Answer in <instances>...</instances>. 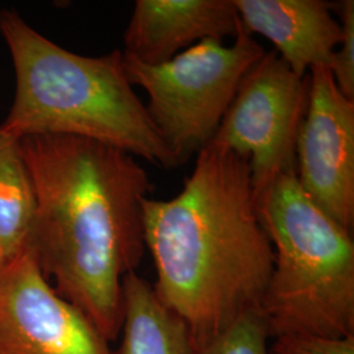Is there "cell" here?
Here are the masks:
<instances>
[{
	"label": "cell",
	"instance_id": "cell-1",
	"mask_svg": "<svg viewBox=\"0 0 354 354\" xmlns=\"http://www.w3.org/2000/svg\"><path fill=\"white\" fill-rule=\"evenodd\" d=\"M19 140L36 194L26 245L55 292L114 342L124 317L122 281L146 252L149 174L131 153L97 140Z\"/></svg>",
	"mask_w": 354,
	"mask_h": 354
},
{
	"label": "cell",
	"instance_id": "cell-2",
	"mask_svg": "<svg viewBox=\"0 0 354 354\" xmlns=\"http://www.w3.org/2000/svg\"><path fill=\"white\" fill-rule=\"evenodd\" d=\"M142 221L159 301L200 342L260 308L274 252L247 158L207 145L174 198H145Z\"/></svg>",
	"mask_w": 354,
	"mask_h": 354
},
{
	"label": "cell",
	"instance_id": "cell-3",
	"mask_svg": "<svg viewBox=\"0 0 354 354\" xmlns=\"http://www.w3.org/2000/svg\"><path fill=\"white\" fill-rule=\"evenodd\" d=\"M16 92L0 125L16 140L68 136L97 140L162 168L178 167L129 82L122 50L86 57L66 50L13 10H0Z\"/></svg>",
	"mask_w": 354,
	"mask_h": 354
},
{
	"label": "cell",
	"instance_id": "cell-4",
	"mask_svg": "<svg viewBox=\"0 0 354 354\" xmlns=\"http://www.w3.org/2000/svg\"><path fill=\"white\" fill-rule=\"evenodd\" d=\"M274 261L260 311L270 339L288 333L354 335V241L324 214L295 175L256 194Z\"/></svg>",
	"mask_w": 354,
	"mask_h": 354
},
{
	"label": "cell",
	"instance_id": "cell-5",
	"mask_svg": "<svg viewBox=\"0 0 354 354\" xmlns=\"http://www.w3.org/2000/svg\"><path fill=\"white\" fill-rule=\"evenodd\" d=\"M234 38L205 39L159 64L124 54L129 82L147 93V113L178 165L212 142L243 77L266 55L243 26Z\"/></svg>",
	"mask_w": 354,
	"mask_h": 354
},
{
	"label": "cell",
	"instance_id": "cell-6",
	"mask_svg": "<svg viewBox=\"0 0 354 354\" xmlns=\"http://www.w3.org/2000/svg\"><path fill=\"white\" fill-rule=\"evenodd\" d=\"M308 104V75L291 71L274 50L253 64L210 145L247 158L259 194L297 174V142Z\"/></svg>",
	"mask_w": 354,
	"mask_h": 354
},
{
	"label": "cell",
	"instance_id": "cell-7",
	"mask_svg": "<svg viewBox=\"0 0 354 354\" xmlns=\"http://www.w3.org/2000/svg\"><path fill=\"white\" fill-rule=\"evenodd\" d=\"M109 344L55 292L28 245L0 266V354H112Z\"/></svg>",
	"mask_w": 354,
	"mask_h": 354
},
{
	"label": "cell",
	"instance_id": "cell-8",
	"mask_svg": "<svg viewBox=\"0 0 354 354\" xmlns=\"http://www.w3.org/2000/svg\"><path fill=\"white\" fill-rule=\"evenodd\" d=\"M295 177L306 196L336 223L354 222V100L330 70L308 73V104L297 142Z\"/></svg>",
	"mask_w": 354,
	"mask_h": 354
},
{
	"label": "cell",
	"instance_id": "cell-9",
	"mask_svg": "<svg viewBox=\"0 0 354 354\" xmlns=\"http://www.w3.org/2000/svg\"><path fill=\"white\" fill-rule=\"evenodd\" d=\"M234 0H137L122 53L159 64L205 39L223 41L241 30Z\"/></svg>",
	"mask_w": 354,
	"mask_h": 354
},
{
	"label": "cell",
	"instance_id": "cell-10",
	"mask_svg": "<svg viewBox=\"0 0 354 354\" xmlns=\"http://www.w3.org/2000/svg\"><path fill=\"white\" fill-rule=\"evenodd\" d=\"M243 29L268 38L298 76L327 67L340 45L342 28L324 0H234Z\"/></svg>",
	"mask_w": 354,
	"mask_h": 354
},
{
	"label": "cell",
	"instance_id": "cell-11",
	"mask_svg": "<svg viewBox=\"0 0 354 354\" xmlns=\"http://www.w3.org/2000/svg\"><path fill=\"white\" fill-rule=\"evenodd\" d=\"M124 317L120 346L112 354H192L187 324L159 301L137 272L122 281Z\"/></svg>",
	"mask_w": 354,
	"mask_h": 354
},
{
	"label": "cell",
	"instance_id": "cell-12",
	"mask_svg": "<svg viewBox=\"0 0 354 354\" xmlns=\"http://www.w3.org/2000/svg\"><path fill=\"white\" fill-rule=\"evenodd\" d=\"M35 214V187L20 140L0 127V266L28 244Z\"/></svg>",
	"mask_w": 354,
	"mask_h": 354
},
{
	"label": "cell",
	"instance_id": "cell-13",
	"mask_svg": "<svg viewBox=\"0 0 354 354\" xmlns=\"http://www.w3.org/2000/svg\"><path fill=\"white\" fill-rule=\"evenodd\" d=\"M269 339L266 319L256 308L203 342H192V354H269Z\"/></svg>",
	"mask_w": 354,
	"mask_h": 354
},
{
	"label": "cell",
	"instance_id": "cell-14",
	"mask_svg": "<svg viewBox=\"0 0 354 354\" xmlns=\"http://www.w3.org/2000/svg\"><path fill=\"white\" fill-rule=\"evenodd\" d=\"M330 4L333 12L340 16L342 37L328 68L342 95L354 100V1L342 0Z\"/></svg>",
	"mask_w": 354,
	"mask_h": 354
},
{
	"label": "cell",
	"instance_id": "cell-15",
	"mask_svg": "<svg viewBox=\"0 0 354 354\" xmlns=\"http://www.w3.org/2000/svg\"><path fill=\"white\" fill-rule=\"evenodd\" d=\"M269 354H354V335L329 337L314 333H288L273 339Z\"/></svg>",
	"mask_w": 354,
	"mask_h": 354
}]
</instances>
